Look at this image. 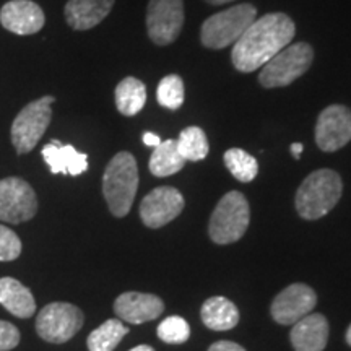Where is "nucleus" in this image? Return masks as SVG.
<instances>
[{"mask_svg":"<svg viewBox=\"0 0 351 351\" xmlns=\"http://www.w3.org/2000/svg\"><path fill=\"white\" fill-rule=\"evenodd\" d=\"M295 34V21L287 13H267L254 20L243 36L234 43L231 51L232 65L243 73L256 72L289 46Z\"/></svg>","mask_w":351,"mask_h":351,"instance_id":"f257e3e1","label":"nucleus"},{"mask_svg":"<svg viewBox=\"0 0 351 351\" xmlns=\"http://www.w3.org/2000/svg\"><path fill=\"white\" fill-rule=\"evenodd\" d=\"M54 96H43L21 109L12 124V143L19 155L29 153L43 138L52 121Z\"/></svg>","mask_w":351,"mask_h":351,"instance_id":"0eeeda50","label":"nucleus"},{"mask_svg":"<svg viewBox=\"0 0 351 351\" xmlns=\"http://www.w3.org/2000/svg\"><path fill=\"white\" fill-rule=\"evenodd\" d=\"M21 254V241L10 228L0 225V262H10Z\"/></svg>","mask_w":351,"mask_h":351,"instance_id":"cd10ccee","label":"nucleus"},{"mask_svg":"<svg viewBox=\"0 0 351 351\" xmlns=\"http://www.w3.org/2000/svg\"><path fill=\"white\" fill-rule=\"evenodd\" d=\"M205 2L210 3V5H225V3L234 2V0H205Z\"/></svg>","mask_w":351,"mask_h":351,"instance_id":"473e14b6","label":"nucleus"},{"mask_svg":"<svg viewBox=\"0 0 351 351\" xmlns=\"http://www.w3.org/2000/svg\"><path fill=\"white\" fill-rule=\"evenodd\" d=\"M302 150H304V147H302V143H293V145H291V153H293V156L296 158V160L301 156Z\"/></svg>","mask_w":351,"mask_h":351,"instance_id":"2f4dec72","label":"nucleus"},{"mask_svg":"<svg viewBox=\"0 0 351 351\" xmlns=\"http://www.w3.org/2000/svg\"><path fill=\"white\" fill-rule=\"evenodd\" d=\"M346 343L351 346V326L348 327V330H346Z\"/></svg>","mask_w":351,"mask_h":351,"instance_id":"f704fd0d","label":"nucleus"},{"mask_svg":"<svg viewBox=\"0 0 351 351\" xmlns=\"http://www.w3.org/2000/svg\"><path fill=\"white\" fill-rule=\"evenodd\" d=\"M20 330L7 320H0V351L13 350L20 343Z\"/></svg>","mask_w":351,"mask_h":351,"instance_id":"c85d7f7f","label":"nucleus"},{"mask_svg":"<svg viewBox=\"0 0 351 351\" xmlns=\"http://www.w3.org/2000/svg\"><path fill=\"white\" fill-rule=\"evenodd\" d=\"M43 158L52 174L80 176L88 169V156L77 152L72 145H64L52 140L43 148Z\"/></svg>","mask_w":351,"mask_h":351,"instance_id":"a211bd4d","label":"nucleus"},{"mask_svg":"<svg viewBox=\"0 0 351 351\" xmlns=\"http://www.w3.org/2000/svg\"><path fill=\"white\" fill-rule=\"evenodd\" d=\"M208 351H245L243 346L234 343V341H226V340H221V341H217V343H213L210 346Z\"/></svg>","mask_w":351,"mask_h":351,"instance_id":"c756f323","label":"nucleus"},{"mask_svg":"<svg viewBox=\"0 0 351 351\" xmlns=\"http://www.w3.org/2000/svg\"><path fill=\"white\" fill-rule=\"evenodd\" d=\"M165 304L160 298L148 293L129 291L117 298L114 302V313L117 317L129 324H143L155 320L163 314Z\"/></svg>","mask_w":351,"mask_h":351,"instance_id":"2eb2a0df","label":"nucleus"},{"mask_svg":"<svg viewBox=\"0 0 351 351\" xmlns=\"http://www.w3.org/2000/svg\"><path fill=\"white\" fill-rule=\"evenodd\" d=\"M46 16L33 0H10L0 8V25L20 36L36 34L44 28Z\"/></svg>","mask_w":351,"mask_h":351,"instance_id":"4468645a","label":"nucleus"},{"mask_svg":"<svg viewBox=\"0 0 351 351\" xmlns=\"http://www.w3.org/2000/svg\"><path fill=\"white\" fill-rule=\"evenodd\" d=\"M184 0H150L147 8V33L156 46H169L182 32Z\"/></svg>","mask_w":351,"mask_h":351,"instance_id":"1a4fd4ad","label":"nucleus"},{"mask_svg":"<svg viewBox=\"0 0 351 351\" xmlns=\"http://www.w3.org/2000/svg\"><path fill=\"white\" fill-rule=\"evenodd\" d=\"M314 62V49L307 43L289 44L263 65L258 83L267 90L291 85L304 75Z\"/></svg>","mask_w":351,"mask_h":351,"instance_id":"423d86ee","label":"nucleus"},{"mask_svg":"<svg viewBox=\"0 0 351 351\" xmlns=\"http://www.w3.org/2000/svg\"><path fill=\"white\" fill-rule=\"evenodd\" d=\"M256 19L257 8L252 3H238L205 20L200 28V41L207 49H225L238 41Z\"/></svg>","mask_w":351,"mask_h":351,"instance_id":"20e7f679","label":"nucleus"},{"mask_svg":"<svg viewBox=\"0 0 351 351\" xmlns=\"http://www.w3.org/2000/svg\"><path fill=\"white\" fill-rule=\"evenodd\" d=\"M161 142H163V140L160 138V135L153 134V132H145V134H143V143L147 145V147L156 148Z\"/></svg>","mask_w":351,"mask_h":351,"instance_id":"7c9ffc66","label":"nucleus"},{"mask_svg":"<svg viewBox=\"0 0 351 351\" xmlns=\"http://www.w3.org/2000/svg\"><path fill=\"white\" fill-rule=\"evenodd\" d=\"M200 317L208 328L217 332L231 330L232 327L238 326L239 322V311L238 307L230 300L223 296L208 298L204 302L200 311Z\"/></svg>","mask_w":351,"mask_h":351,"instance_id":"aec40b11","label":"nucleus"},{"mask_svg":"<svg viewBox=\"0 0 351 351\" xmlns=\"http://www.w3.org/2000/svg\"><path fill=\"white\" fill-rule=\"evenodd\" d=\"M251 221V208L245 197L231 191L221 197L210 217L208 234L213 243L231 244L239 241L247 231Z\"/></svg>","mask_w":351,"mask_h":351,"instance_id":"39448f33","label":"nucleus"},{"mask_svg":"<svg viewBox=\"0 0 351 351\" xmlns=\"http://www.w3.org/2000/svg\"><path fill=\"white\" fill-rule=\"evenodd\" d=\"M351 142V109L332 104L319 114L315 124V143L322 152L332 153Z\"/></svg>","mask_w":351,"mask_h":351,"instance_id":"9b49d317","label":"nucleus"},{"mask_svg":"<svg viewBox=\"0 0 351 351\" xmlns=\"http://www.w3.org/2000/svg\"><path fill=\"white\" fill-rule=\"evenodd\" d=\"M158 103L166 109L176 111L182 106L184 103V82L182 78L176 73L166 75L163 80L158 83L156 90Z\"/></svg>","mask_w":351,"mask_h":351,"instance_id":"a878e982","label":"nucleus"},{"mask_svg":"<svg viewBox=\"0 0 351 351\" xmlns=\"http://www.w3.org/2000/svg\"><path fill=\"white\" fill-rule=\"evenodd\" d=\"M343 182L333 169H317L302 181L296 192V210L301 218L319 219L339 204Z\"/></svg>","mask_w":351,"mask_h":351,"instance_id":"f03ea898","label":"nucleus"},{"mask_svg":"<svg viewBox=\"0 0 351 351\" xmlns=\"http://www.w3.org/2000/svg\"><path fill=\"white\" fill-rule=\"evenodd\" d=\"M38 212L36 192L21 178L0 181V221L20 225Z\"/></svg>","mask_w":351,"mask_h":351,"instance_id":"9d476101","label":"nucleus"},{"mask_svg":"<svg viewBox=\"0 0 351 351\" xmlns=\"http://www.w3.org/2000/svg\"><path fill=\"white\" fill-rule=\"evenodd\" d=\"M226 168L239 182H251L258 174V163L252 155L241 148H230L223 156Z\"/></svg>","mask_w":351,"mask_h":351,"instance_id":"393cba45","label":"nucleus"},{"mask_svg":"<svg viewBox=\"0 0 351 351\" xmlns=\"http://www.w3.org/2000/svg\"><path fill=\"white\" fill-rule=\"evenodd\" d=\"M317 304L314 289L304 283L289 285L271 302V317L282 326H293L304 315L313 313Z\"/></svg>","mask_w":351,"mask_h":351,"instance_id":"ddd939ff","label":"nucleus"},{"mask_svg":"<svg viewBox=\"0 0 351 351\" xmlns=\"http://www.w3.org/2000/svg\"><path fill=\"white\" fill-rule=\"evenodd\" d=\"M0 304L20 319H28L36 313V301L33 293L12 276L0 278Z\"/></svg>","mask_w":351,"mask_h":351,"instance_id":"6ab92c4d","label":"nucleus"},{"mask_svg":"<svg viewBox=\"0 0 351 351\" xmlns=\"http://www.w3.org/2000/svg\"><path fill=\"white\" fill-rule=\"evenodd\" d=\"M178 142V150L186 161H202L208 155V138L200 127H187L181 132Z\"/></svg>","mask_w":351,"mask_h":351,"instance_id":"b1692460","label":"nucleus"},{"mask_svg":"<svg viewBox=\"0 0 351 351\" xmlns=\"http://www.w3.org/2000/svg\"><path fill=\"white\" fill-rule=\"evenodd\" d=\"M296 351H324L328 340V322L322 314H307L293 324L289 333Z\"/></svg>","mask_w":351,"mask_h":351,"instance_id":"f3484780","label":"nucleus"},{"mask_svg":"<svg viewBox=\"0 0 351 351\" xmlns=\"http://www.w3.org/2000/svg\"><path fill=\"white\" fill-rule=\"evenodd\" d=\"M83 326V313L70 302H51L39 311L36 332L49 343H65Z\"/></svg>","mask_w":351,"mask_h":351,"instance_id":"6e6552de","label":"nucleus"},{"mask_svg":"<svg viewBox=\"0 0 351 351\" xmlns=\"http://www.w3.org/2000/svg\"><path fill=\"white\" fill-rule=\"evenodd\" d=\"M184 165H186V160L178 150V142L171 138L161 142L153 150L148 168L156 178H168V176L179 173L184 168Z\"/></svg>","mask_w":351,"mask_h":351,"instance_id":"4be33fe9","label":"nucleus"},{"mask_svg":"<svg viewBox=\"0 0 351 351\" xmlns=\"http://www.w3.org/2000/svg\"><path fill=\"white\" fill-rule=\"evenodd\" d=\"M158 337L165 341V343L171 345H181L187 341L191 337V327L186 322V319L179 317V315H171L166 317L163 322L158 326Z\"/></svg>","mask_w":351,"mask_h":351,"instance_id":"bb28decb","label":"nucleus"},{"mask_svg":"<svg viewBox=\"0 0 351 351\" xmlns=\"http://www.w3.org/2000/svg\"><path fill=\"white\" fill-rule=\"evenodd\" d=\"M184 210V197L178 189L163 186L153 189L140 204V218L148 228H161L178 218Z\"/></svg>","mask_w":351,"mask_h":351,"instance_id":"f8f14e48","label":"nucleus"},{"mask_svg":"<svg viewBox=\"0 0 351 351\" xmlns=\"http://www.w3.org/2000/svg\"><path fill=\"white\" fill-rule=\"evenodd\" d=\"M116 108L122 116H137L147 103V86L135 77H125L114 91Z\"/></svg>","mask_w":351,"mask_h":351,"instance_id":"412c9836","label":"nucleus"},{"mask_svg":"<svg viewBox=\"0 0 351 351\" xmlns=\"http://www.w3.org/2000/svg\"><path fill=\"white\" fill-rule=\"evenodd\" d=\"M130 351H155V350L148 345H138V346H135V348H132Z\"/></svg>","mask_w":351,"mask_h":351,"instance_id":"72a5a7b5","label":"nucleus"},{"mask_svg":"<svg viewBox=\"0 0 351 351\" xmlns=\"http://www.w3.org/2000/svg\"><path fill=\"white\" fill-rule=\"evenodd\" d=\"M116 0H69L65 3V21L72 29L86 32L95 28L111 13Z\"/></svg>","mask_w":351,"mask_h":351,"instance_id":"dca6fc26","label":"nucleus"},{"mask_svg":"<svg viewBox=\"0 0 351 351\" xmlns=\"http://www.w3.org/2000/svg\"><path fill=\"white\" fill-rule=\"evenodd\" d=\"M138 189V168L132 153L121 152L112 156L103 176V194L114 217L130 212Z\"/></svg>","mask_w":351,"mask_h":351,"instance_id":"7ed1b4c3","label":"nucleus"},{"mask_svg":"<svg viewBox=\"0 0 351 351\" xmlns=\"http://www.w3.org/2000/svg\"><path fill=\"white\" fill-rule=\"evenodd\" d=\"M129 333L122 320L119 319H109L104 324L90 333L86 345L90 351H112L121 340Z\"/></svg>","mask_w":351,"mask_h":351,"instance_id":"5701e85b","label":"nucleus"}]
</instances>
